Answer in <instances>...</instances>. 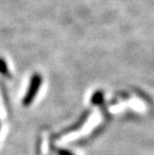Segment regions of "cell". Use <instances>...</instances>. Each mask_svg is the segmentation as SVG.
Wrapping results in <instances>:
<instances>
[{"label": "cell", "instance_id": "7a4b0ae2", "mask_svg": "<svg viewBox=\"0 0 154 155\" xmlns=\"http://www.w3.org/2000/svg\"><path fill=\"white\" fill-rule=\"evenodd\" d=\"M103 101V93L101 91H97L92 97V103L93 104H101Z\"/></svg>", "mask_w": 154, "mask_h": 155}, {"label": "cell", "instance_id": "6da1fadb", "mask_svg": "<svg viewBox=\"0 0 154 155\" xmlns=\"http://www.w3.org/2000/svg\"><path fill=\"white\" fill-rule=\"evenodd\" d=\"M41 82H42V78L39 74H34L33 77L31 79V82H30V86H29V89L26 93L25 97L23 98V104L25 106H27L33 101L34 97L36 96L37 92L40 88V85H41Z\"/></svg>", "mask_w": 154, "mask_h": 155}, {"label": "cell", "instance_id": "277c9868", "mask_svg": "<svg viewBox=\"0 0 154 155\" xmlns=\"http://www.w3.org/2000/svg\"><path fill=\"white\" fill-rule=\"evenodd\" d=\"M56 152L58 155H74L72 152H70L69 150H66V149H58Z\"/></svg>", "mask_w": 154, "mask_h": 155}, {"label": "cell", "instance_id": "3957f363", "mask_svg": "<svg viewBox=\"0 0 154 155\" xmlns=\"http://www.w3.org/2000/svg\"><path fill=\"white\" fill-rule=\"evenodd\" d=\"M0 73L3 75H6V76H10L8 72V67L6 65V62L4 61V59L0 58Z\"/></svg>", "mask_w": 154, "mask_h": 155}]
</instances>
